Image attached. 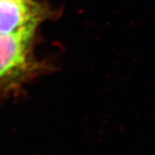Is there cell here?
<instances>
[{
    "label": "cell",
    "instance_id": "1",
    "mask_svg": "<svg viewBox=\"0 0 155 155\" xmlns=\"http://www.w3.org/2000/svg\"><path fill=\"white\" fill-rule=\"evenodd\" d=\"M36 28L0 34V85L23 76L31 67V45Z\"/></svg>",
    "mask_w": 155,
    "mask_h": 155
},
{
    "label": "cell",
    "instance_id": "2",
    "mask_svg": "<svg viewBox=\"0 0 155 155\" xmlns=\"http://www.w3.org/2000/svg\"><path fill=\"white\" fill-rule=\"evenodd\" d=\"M51 13L48 7L34 0H0V34L37 28Z\"/></svg>",
    "mask_w": 155,
    "mask_h": 155
}]
</instances>
